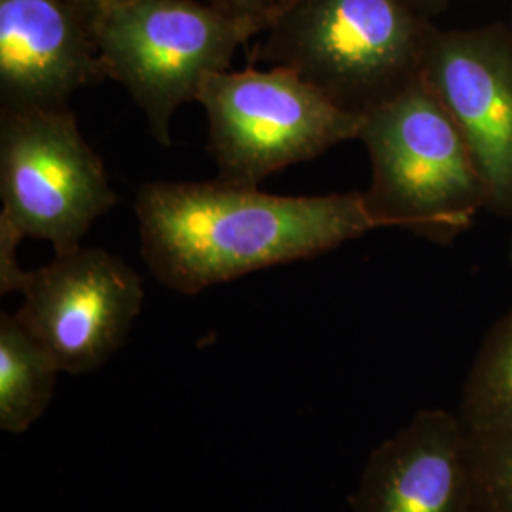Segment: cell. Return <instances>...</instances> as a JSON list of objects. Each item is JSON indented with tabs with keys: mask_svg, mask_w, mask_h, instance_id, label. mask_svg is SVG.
<instances>
[{
	"mask_svg": "<svg viewBox=\"0 0 512 512\" xmlns=\"http://www.w3.org/2000/svg\"><path fill=\"white\" fill-rule=\"evenodd\" d=\"M458 414L467 431L512 429V306L478 349Z\"/></svg>",
	"mask_w": 512,
	"mask_h": 512,
	"instance_id": "7c38bea8",
	"label": "cell"
},
{
	"mask_svg": "<svg viewBox=\"0 0 512 512\" xmlns=\"http://www.w3.org/2000/svg\"><path fill=\"white\" fill-rule=\"evenodd\" d=\"M421 80L450 114L482 179L488 211L512 222V33L507 21L433 27Z\"/></svg>",
	"mask_w": 512,
	"mask_h": 512,
	"instance_id": "ba28073f",
	"label": "cell"
},
{
	"mask_svg": "<svg viewBox=\"0 0 512 512\" xmlns=\"http://www.w3.org/2000/svg\"><path fill=\"white\" fill-rule=\"evenodd\" d=\"M370 158L363 192L378 228L399 226L448 245L488 211V198L458 126L423 80L363 116Z\"/></svg>",
	"mask_w": 512,
	"mask_h": 512,
	"instance_id": "3957f363",
	"label": "cell"
},
{
	"mask_svg": "<svg viewBox=\"0 0 512 512\" xmlns=\"http://www.w3.org/2000/svg\"><path fill=\"white\" fill-rule=\"evenodd\" d=\"M0 198V228L44 239L55 255L82 247L120 200L67 107L0 112Z\"/></svg>",
	"mask_w": 512,
	"mask_h": 512,
	"instance_id": "8992f818",
	"label": "cell"
},
{
	"mask_svg": "<svg viewBox=\"0 0 512 512\" xmlns=\"http://www.w3.org/2000/svg\"><path fill=\"white\" fill-rule=\"evenodd\" d=\"M433 27L406 0H298L256 37L253 61L365 116L420 80Z\"/></svg>",
	"mask_w": 512,
	"mask_h": 512,
	"instance_id": "7a4b0ae2",
	"label": "cell"
},
{
	"mask_svg": "<svg viewBox=\"0 0 512 512\" xmlns=\"http://www.w3.org/2000/svg\"><path fill=\"white\" fill-rule=\"evenodd\" d=\"M473 511L512 512V429L469 431Z\"/></svg>",
	"mask_w": 512,
	"mask_h": 512,
	"instance_id": "4fadbf2b",
	"label": "cell"
},
{
	"mask_svg": "<svg viewBox=\"0 0 512 512\" xmlns=\"http://www.w3.org/2000/svg\"><path fill=\"white\" fill-rule=\"evenodd\" d=\"M509 260H511V264H512V232H511V241H509Z\"/></svg>",
	"mask_w": 512,
	"mask_h": 512,
	"instance_id": "e0dca14e",
	"label": "cell"
},
{
	"mask_svg": "<svg viewBox=\"0 0 512 512\" xmlns=\"http://www.w3.org/2000/svg\"><path fill=\"white\" fill-rule=\"evenodd\" d=\"M16 311L61 372L88 374L122 348L143 310V279L120 256L78 247L25 275Z\"/></svg>",
	"mask_w": 512,
	"mask_h": 512,
	"instance_id": "52a82bcc",
	"label": "cell"
},
{
	"mask_svg": "<svg viewBox=\"0 0 512 512\" xmlns=\"http://www.w3.org/2000/svg\"><path fill=\"white\" fill-rule=\"evenodd\" d=\"M71 2H73L74 8L82 14V18L90 21L99 12H105L109 8L129 4V2H137V0H71Z\"/></svg>",
	"mask_w": 512,
	"mask_h": 512,
	"instance_id": "9a60e30c",
	"label": "cell"
},
{
	"mask_svg": "<svg viewBox=\"0 0 512 512\" xmlns=\"http://www.w3.org/2000/svg\"><path fill=\"white\" fill-rule=\"evenodd\" d=\"M61 368L16 313L0 315V427L25 433L52 403Z\"/></svg>",
	"mask_w": 512,
	"mask_h": 512,
	"instance_id": "8fae6325",
	"label": "cell"
},
{
	"mask_svg": "<svg viewBox=\"0 0 512 512\" xmlns=\"http://www.w3.org/2000/svg\"><path fill=\"white\" fill-rule=\"evenodd\" d=\"M207 114V148L222 183L258 186L353 139L363 116L336 107L300 76L281 69L224 71L198 97Z\"/></svg>",
	"mask_w": 512,
	"mask_h": 512,
	"instance_id": "5b68a950",
	"label": "cell"
},
{
	"mask_svg": "<svg viewBox=\"0 0 512 512\" xmlns=\"http://www.w3.org/2000/svg\"><path fill=\"white\" fill-rule=\"evenodd\" d=\"M469 431L459 414L420 410L366 461L351 512H471Z\"/></svg>",
	"mask_w": 512,
	"mask_h": 512,
	"instance_id": "30bf717a",
	"label": "cell"
},
{
	"mask_svg": "<svg viewBox=\"0 0 512 512\" xmlns=\"http://www.w3.org/2000/svg\"><path fill=\"white\" fill-rule=\"evenodd\" d=\"M103 78L90 25L71 0H0L2 110L65 109Z\"/></svg>",
	"mask_w": 512,
	"mask_h": 512,
	"instance_id": "9c48e42d",
	"label": "cell"
},
{
	"mask_svg": "<svg viewBox=\"0 0 512 512\" xmlns=\"http://www.w3.org/2000/svg\"><path fill=\"white\" fill-rule=\"evenodd\" d=\"M88 25L107 78L128 90L164 147L177 110L198 101L205 80L228 71L239 48L266 31L205 0H137L99 12Z\"/></svg>",
	"mask_w": 512,
	"mask_h": 512,
	"instance_id": "277c9868",
	"label": "cell"
},
{
	"mask_svg": "<svg viewBox=\"0 0 512 512\" xmlns=\"http://www.w3.org/2000/svg\"><path fill=\"white\" fill-rule=\"evenodd\" d=\"M507 25H509V29H511V33H512V12H511V18H509V21H507Z\"/></svg>",
	"mask_w": 512,
	"mask_h": 512,
	"instance_id": "ac0fdd59",
	"label": "cell"
},
{
	"mask_svg": "<svg viewBox=\"0 0 512 512\" xmlns=\"http://www.w3.org/2000/svg\"><path fill=\"white\" fill-rule=\"evenodd\" d=\"M471 512H475V511H471Z\"/></svg>",
	"mask_w": 512,
	"mask_h": 512,
	"instance_id": "d6986e66",
	"label": "cell"
},
{
	"mask_svg": "<svg viewBox=\"0 0 512 512\" xmlns=\"http://www.w3.org/2000/svg\"><path fill=\"white\" fill-rule=\"evenodd\" d=\"M232 18L251 19L266 29L298 0H205Z\"/></svg>",
	"mask_w": 512,
	"mask_h": 512,
	"instance_id": "5bb4252c",
	"label": "cell"
},
{
	"mask_svg": "<svg viewBox=\"0 0 512 512\" xmlns=\"http://www.w3.org/2000/svg\"><path fill=\"white\" fill-rule=\"evenodd\" d=\"M406 2H410L425 18L433 19L442 14L452 0H406Z\"/></svg>",
	"mask_w": 512,
	"mask_h": 512,
	"instance_id": "2e32d148",
	"label": "cell"
},
{
	"mask_svg": "<svg viewBox=\"0 0 512 512\" xmlns=\"http://www.w3.org/2000/svg\"><path fill=\"white\" fill-rule=\"evenodd\" d=\"M135 217L150 274L181 294L325 255L378 230L363 192L274 196L219 179L143 184Z\"/></svg>",
	"mask_w": 512,
	"mask_h": 512,
	"instance_id": "6da1fadb",
	"label": "cell"
}]
</instances>
